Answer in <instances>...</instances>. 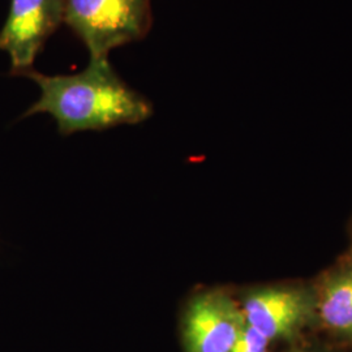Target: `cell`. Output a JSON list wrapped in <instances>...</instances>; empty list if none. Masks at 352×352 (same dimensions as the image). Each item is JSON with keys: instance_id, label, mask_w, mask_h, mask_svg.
Listing matches in <instances>:
<instances>
[{"instance_id": "1", "label": "cell", "mask_w": 352, "mask_h": 352, "mask_svg": "<svg viewBox=\"0 0 352 352\" xmlns=\"http://www.w3.org/2000/svg\"><path fill=\"white\" fill-rule=\"evenodd\" d=\"M41 89V97L24 116L49 113L63 136L82 131H103L135 126L148 120L153 106L139 91L129 88L109 60H89L76 75L47 76L26 71Z\"/></svg>"}, {"instance_id": "3", "label": "cell", "mask_w": 352, "mask_h": 352, "mask_svg": "<svg viewBox=\"0 0 352 352\" xmlns=\"http://www.w3.org/2000/svg\"><path fill=\"white\" fill-rule=\"evenodd\" d=\"M65 0H11L0 29V50L11 59V75L30 71L46 41L64 23Z\"/></svg>"}, {"instance_id": "7", "label": "cell", "mask_w": 352, "mask_h": 352, "mask_svg": "<svg viewBox=\"0 0 352 352\" xmlns=\"http://www.w3.org/2000/svg\"><path fill=\"white\" fill-rule=\"evenodd\" d=\"M270 340L250 325H245L232 352H266Z\"/></svg>"}, {"instance_id": "6", "label": "cell", "mask_w": 352, "mask_h": 352, "mask_svg": "<svg viewBox=\"0 0 352 352\" xmlns=\"http://www.w3.org/2000/svg\"><path fill=\"white\" fill-rule=\"evenodd\" d=\"M321 317L325 324L343 333H352V277H343L327 286Z\"/></svg>"}, {"instance_id": "2", "label": "cell", "mask_w": 352, "mask_h": 352, "mask_svg": "<svg viewBox=\"0 0 352 352\" xmlns=\"http://www.w3.org/2000/svg\"><path fill=\"white\" fill-rule=\"evenodd\" d=\"M64 23L89 51V60L146 37L153 24L151 0H65Z\"/></svg>"}, {"instance_id": "5", "label": "cell", "mask_w": 352, "mask_h": 352, "mask_svg": "<svg viewBox=\"0 0 352 352\" xmlns=\"http://www.w3.org/2000/svg\"><path fill=\"white\" fill-rule=\"evenodd\" d=\"M247 325L267 340L289 336L305 314L302 294L292 289H266L245 298L241 307Z\"/></svg>"}, {"instance_id": "4", "label": "cell", "mask_w": 352, "mask_h": 352, "mask_svg": "<svg viewBox=\"0 0 352 352\" xmlns=\"http://www.w3.org/2000/svg\"><path fill=\"white\" fill-rule=\"evenodd\" d=\"M245 325L241 308L227 294H199L183 317L186 352H232Z\"/></svg>"}]
</instances>
